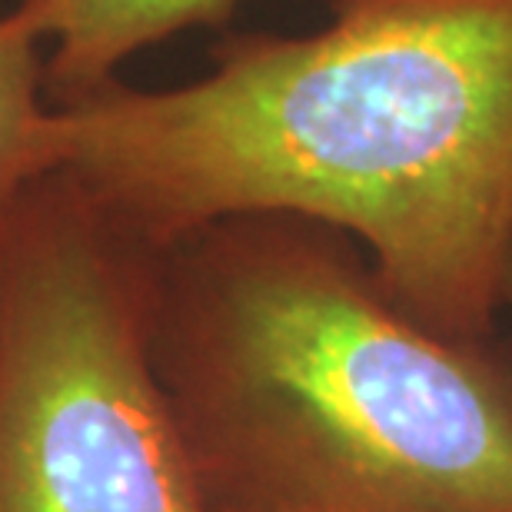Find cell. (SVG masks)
I'll use <instances>...</instances> for the list:
<instances>
[{"label": "cell", "instance_id": "cell-1", "mask_svg": "<svg viewBox=\"0 0 512 512\" xmlns=\"http://www.w3.org/2000/svg\"><path fill=\"white\" fill-rule=\"evenodd\" d=\"M44 167L153 250L237 213L346 233L429 330L489 340L512 250V0H333L163 90L47 107Z\"/></svg>", "mask_w": 512, "mask_h": 512}, {"label": "cell", "instance_id": "cell-2", "mask_svg": "<svg viewBox=\"0 0 512 512\" xmlns=\"http://www.w3.org/2000/svg\"><path fill=\"white\" fill-rule=\"evenodd\" d=\"M150 343L210 512H512V363L419 323L320 220L157 250Z\"/></svg>", "mask_w": 512, "mask_h": 512}, {"label": "cell", "instance_id": "cell-3", "mask_svg": "<svg viewBox=\"0 0 512 512\" xmlns=\"http://www.w3.org/2000/svg\"><path fill=\"white\" fill-rule=\"evenodd\" d=\"M153 270L60 170L0 207V512H210L153 363Z\"/></svg>", "mask_w": 512, "mask_h": 512}, {"label": "cell", "instance_id": "cell-4", "mask_svg": "<svg viewBox=\"0 0 512 512\" xmlns=\"http://www.w3.org/2000/svg\"><path fill=\"white\" fill-rule=\"evenodd\" d=\"M247 0H20L10 10L44 57L47 107H70L117 84L143 47L193 27H223Z\"/></svg>", "mask_w": 512, "mask_h": 512}, {"label": "cell", "instance_id": "cell-5", "mask_svg": "<svg viewBox=\"0 0 512 512\" xmlns=\"http://www.w3.org/2000/svg\"><path fill=\"white\" fill-rule=\"evenodd\" d=\"M44 54L40 44L17 24L14 14L0 17V207L44 167Z\"/></svg>", "mask_w": 512, "mask_h": 512}, {"label": "cell", "instance_id": "cell-6", "mask_svg": "<svg viewBox=\"0 0 512 512\" xmlns=\"http://www.w3.org/2000/svg\"><path fill=\"white\" fill-rule=\"evenodd\" d=\"M503 303H512V250H509V263H506V283H503Z\"/></svg>", "mask_w": 512, "mask_h": 512}]
</instances>
